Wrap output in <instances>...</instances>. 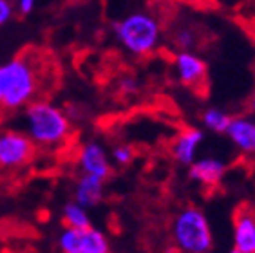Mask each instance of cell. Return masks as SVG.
I'll return each instance as SVG.
<instances>
[{
	"mask_svg": "<svg viewBox=\"0 0 255 253\" xmlns=\"http://www.w3.org/2000/svg\"><path fill=\"white\" fill-rule=\"evenodd\" d=\"M78 168L82 174H91L107 179L113 174L111 156L100 141H87L82 145L78 154Z\"/></svg>",
	"mask_w": 255,
	"mask_h": 253,
	"instance_id": "7",
	"label": "cell"
},
{
	"mask_svg": "<svg viewBox=\"0 0 255 253\" xmlns=\"http://www.w3.org/2000/svg\"><path fill=\"white\" fill-rule=\"evenodd\" d=\"M36 145L22 128L0 130V172H15L33 161Z\"/></svg>",
	"mask_w": 255,
	"mask_h": 253,
	"instance_id": "5",
	"label": "cell"
},
{
	"mask_svg": "<svg viewBox=\"0 0 255 253\" xmlns=\"http://www.w3.org/2000/svg\"><path fill=\"white\" fill-rule=\"evenodd\" d=\"M53 78L42 54L25 51L0 63V111L16 112L38 100Z\"/></svg>",
	"mask_w": 255,
	"mask_h": 253,
	"instance_id": "1",
	"label": "cell"
},
{
	"mask_svg": "<svg viewBox=\"0 0 255 253\" xmlns=\"http://www.w3.org/2000/svg\"><path fill=\"white\" fill-rule=\"evenodd\" d=\"M177 80L187 87H201L206 82V62L192 51H179L174 56Z\"/></svg>",
	"mask_w": 255,
	"mask_h": 253,
	"instance_id": "8",
	"label": "cell"
},
{
	"mask_svg": "<svg viewBox=\"0 0 255 253\" xmlns=\"http://www.w3.org/2000/svg\"><path fill=\"white\" fill-rule=\"evenodd\" d=\"M225 136H228L239 152L246 156H255V120L246 116L232 118Z\"/></svg>",
	"mask_w": 255,
	"mask_h": 253,
	"instance_id": "11",
	"label": "cell"
},
{
	"mask_svg": "<svg viewBox=\"0 0 255 253\" xmlns=\"http://www.w3.org/2000/svg\"><path fill=\"white\" fill-rule=\"evenodd\" d=\"M226 172V163L219 157L206 156V157H196L194 163L188 165V177L194 183L206 188H214L221 183Z\"/></svg>",
	"mask_w": 255,
	"mask_h": 253,
	"instance_id": "9",
	"label": "cell"
},
{
	"mask_svg": "<svg viewBox=\"0 0 255 253\" xmlns=\"http://www.w3.org/2000/svg\"><path fill=\"white\" fill-rule=\"evenodd\" d=\"M62 219H64L65 226H69V228H87V226H93L91 224L89 208L82 206L74 199L64 205V208H62Z\"/></svg>",
	"mask_w": 255,
	"mask_h": 253,
	"instance_id": "14",
	"label": "cell"
},
{
	"mask_svg": "<svg viewBox=\"0 0 255 253\" xmlns=\"http://www.w3.org/2000/svg\"><path fill=\"white\" fill-rule=\"evenodd\" d=\"M58 250L64 253H109L111 244L103 232L87 228H69L65 226L58 235Z\"/></svg>",
	"mask_w": 255,
	"mask_h": 253,
	"instance_id": "6",
	"label": "cell"
},
{
	"mask_svg": "<svg viewBox=\"0 0 255 253\" xmlns=\"http://www.w3.org/2000/svg\"><path fill=\"white\" fill-rule=\"evenodd\" d=\"M113 29L120 45L134 56H147L154 53L161 42V25L145 11L123 16L114 24Z\"/></svg>",
	"mask_w": 255,
	"mask_h": 253,
	"instance_id": "3",
	"label": "cell"
},
{
	"mask_svg": "<svg viewBox=\"0 0 255 253\" xmlns=\"http://www.w3.org/2000/svg\"><path fill=\"white\" fill-rule=\"evenodd\" d=\"M15 7L20 16H29L36 7V0H15Z\"/></svg>",
	"mask_w": 255,
	"mask_h": 253,
	"instance_id": "19",
	"label": "cell"
},
{
	"mask_svg": "<svg viewBox=\"0 0 255 253\" xmlns=\"http://www.w3.org/2000/svg\"><path fill=\"white\" fill-rule=\"evenodd\" d=\"M15 13H16L15 0H0V27L9 24L11 18L15 16Z\"/></svg>",
	"mask_w": 255,
	"mask_h": 253,
	"instance_id": "18",
	"label": "cell"
},
{
	"mask_svg": "<svg viewBox=\"0 0 255 253\" xmlns=\"http://www.w3.org/2000/svg\"><path fill=\"white\" fill-rule=\"evenodd\" d=\"M172 241L177 250L187 253H208L214 248L210 223L203 210L187 206L174 217L170 226Z\"/></svg>",
	"mask_w": 255,
	"mask_h": 253,
	"instance_id": "4",
	"label": "cell"
},
{
	"mask_svg": "<svg viewBox=\"0 0 255 253\" xmlns=\"http://www.w3.org/2000/svg\"><path fill=\"white\" fill-rule=\"evenodd\" d=\"M250 107H252V112L255 114V94H254V98H252V102H250Z\"/></svg>",
	"mask_w": 255,
	"mask_h": 253,
	"instance_id": "21",
	"label": "cell"
},
{
	"mask_svg": "<svg viewBox=\"0 0 255 253\" xmlns=\"http://www.w3.org/2000/svg\"><path fill=\"white\" fill-rule=\"evenodd\" d=\"M22 130L36 146L56 148L71 137V118L47 100H34L22 109Z\"/></svg>",
	"mask_w": 255,
	"mask_h": 253,
	"instance_id": "2",
	"label": "cell"
},
{
	"mask_svg": "<svg viewBox=\"0 0 255 253\" xmlns=\"http://www.w3.org/2000/svg\"><path fill=\"white\" fill-rule=\"evenodd\" d=\"M111 157H113V161H116L120 166L128 165V163L134 159L132 146H128V145H116L113 148V154H111Z\"/></svg>",
	"mask_w": 255,
	"mask_h": 253,
	"instance_id": "17",
	"label": "cell"
},
{
	"mask_svg": "<svg viewBox=\"0 0 255 253\" xmlns=\"http://www.w3.org/2000/svg\"><path fill=\"white\" fill-rule=\"evenodd\" d=\"M103 192H105V179L91 174H82L74 183L73 199L91 210L96 208L103 201Z\"/></svg>",
	"mask_w": 255,
	"mask_h": 253,
	"instance_id": "12",
	"label": "cell"
},
{
	"mask_svg": "<svg viewBox=\"0 0 255 253\" xmlns=\"http://www.w3.org/2000/svg\"><path fill=\"white\" fill-rule=\"evenodd\" d=\"M205 139V134L199 128H185L176 136V139L170 145V154L172 157L179 163V165L188 166L194 163L197 157V150L199 145Z\"/></svg>",
	"mask_w": 255,
	"mask_h": 253,
	"instance_id": "10",
	"label": "cell"
},
{
	"mask_svg": "<svg viewBox=\"0 0 255 253\" xmlns=\"http://www.w3.org/2000/svg\"><path fill=\"white\" fill-rule=\"evenodd\" d=\"M174 44L179 51H192L197 44V36L190 27H181L174 33Z\"/></svg>",
	"mask_w": 255,
	"mask_h": 253,
	"instance_id": "16",
	"label": "cell"
},
{
	"mask_svg": "<svg viewBox=\"0 0 255 253\" xmlns=\"http://www.w3.org/2000/svg\"><path fill=\"white\" fill-rule=\"evenodd\" d=\"M120 91L125 94H134L137 93V82L132 76H125V78L120 80Z\"/></svg>",
	"mask_w": 255,
	"mask_h": 253,
	"instance_id": "20",
	"label": "cell"
},
{
	"mask_svg": "<svg viewBox=\"0 0 255 253\" xmlns=\"http://www.w3.org/2000/svg\"><path fill=\"white\" fill-rule=\"evenodd\" d=\"M230 120H232V116L228 112L221 111V109H216V107L206 109L201 116V122L206 130L216 132V134H225L228 125H230Z\"/></svg>",
	"mask_w": 255,
	"mask_h": 253,
	"instance_id": "15",
	"label": "cell"
},
{
	"mask_svg": "<svg viewBox=\"0 0 255 253\" xmlns=\"http://www.w3.org/2000/svg\"><path fill=\"white\" fill-rule=\"evenodd\" d=\"M234 252L255 253V217L248 212H241L234 224Z\"/></svg>",
	"mask_w": 255,
	"mask_h": 253,
	"instance_id": "13",
	"label": "cell"
}]
</instances>
